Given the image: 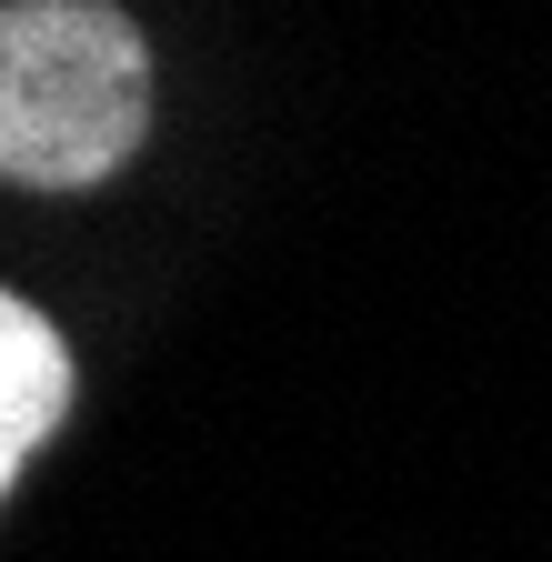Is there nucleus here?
Returning a JSON list of instances; mask_svg holds the SVG:
<instances>
[{
  "label": "nucleus",
  "instance_id": "2",
  "mask_svg": "<svg viewBox=\"0 0 552 562\" xmlns=\"http://www.w3.org/2000/svg\"><path fill=\"white\" fill-rule=\"evenodd\" d=\"M71 412V341H60L21 292H0V452H41Z\"/></svg>",
  "mask_w": 552,
  "mask_h": 562
},
{
  "label": "nucleus",
  "instance_id": "1",
  "mask_svg": "<svg viewBox=\"0 0 552 562\" xmlns=\"http://www.w3.org/2000/svg\"><path fill=\"white\" fill-rule=\"evenodd\" d=\"M151 131V50L101 0L0 11V181L91 191Z\"/></svg>",
  "mask_w": 552,
  "mask_h": 562
},
{
  "label": "nucleus",
  "instance_id": "3",
  "mask_svg": "<svg viewBox=\"0 0 552 562\" xmlns=\"http://www.w3.org/2000/svg\"><path fill=\"white\" fill-rule=\"evenodd\" d=\"M11 482H21V452H0V492H11Z\"/></svg>",
  "mask_w": 552,
  "mask_h": 562
}]
</instances>
